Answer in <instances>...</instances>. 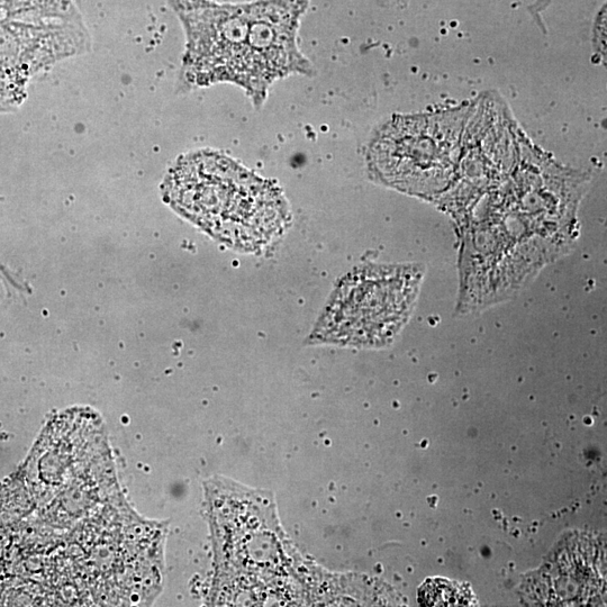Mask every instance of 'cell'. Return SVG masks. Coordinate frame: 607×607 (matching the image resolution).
Instances as JSON below:
<instances>
[{"label": "cell", "mask_w": 607, "mask_h": 607, "mask_svg": "<svg viewBox=\"0 0 607 607\" xmlns=\"http://www.w3.org/2000/svg\"><path fill=\"white\" fill-rule=\"evenodd\" d=\"M165 194L175 210L239 250L264 247L288 222V206L278 188L217 152L180 158L168 175Z\"/></svg>", "instance_id": "cell-2"}, {"label": "cell", "mask_w": 607, "mask_h": 607, "mask_svg": "<svg viewBox=\"0 0 607 607\" xmlns=\"http://www.w3.org/2000/svg\"><path fill=\"white\" fill-rule=\"evenodd\" d=\"M186 36L180 86L185 90L232 83L264 103L278 78L311 75L297 44L308 0H169Z\"/></svg>", "instance_id": "cell-1"}, {"label": "cell", "mask_w": 607, "mask_h": 607, "mask_svg": "<svg viewBox=\"0 0 607 607\" xmlns=\"http://www.w3.org/2000/svg\"><path fill=\"white\" fill-rule=\"evenodd\" d=\"M341 289L339 296L321 325L324 338L347 342H368L382 339L373 313L389 330L404 320L410 306L413 286H404L401 275L367 273Z\"/></svg>", "instance_id": "cell-3"}, {"label": "cell", "mask_w": 607, "mask_h": 607, "mask_svg": "<svg viewBox=\"0 0 607 607\" xmlns=\"http://www.w3.org/2000/svg\"><path fill=\"white\" fill-rule=\"evenodd\" d=\"M419 601L425 606L467 605V596L456 585L443 581L424 584L419 592Z\"/></svg>", "instance_id": "cell-4"}]
</instances>
